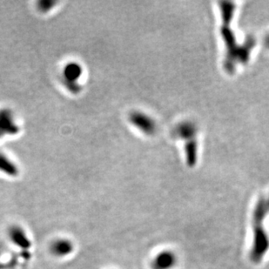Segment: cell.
Returning a JSON list of instances; mask_svg holds the SVG:
<instances>
[{
  "label": "cell",
  "instance_id": "obj_2",
  "mask_svg": "<svg viewBox=\"0 0 269 269\" xmlns=\"http://www.w3.org/2000/svg\"><path fill=\"white\" fill-rule=\"evenodd\" d=\"M130 121L136 126L140 128L142 131L147 134H153L156 130V124L153 118L142 112H131L130 116Z\"/></svg>",
  "mask_w": 269,
  "mask_h": 269
},
{
  "label": "cell",
  "instance_id": "obj_5",
  "mask_svg": "<svg viewBox=\"0 0 269 269\" xmlns=\"http://www.w3.org/2000/svg\"><path fill=\"white\" fill-rule=\"evenodd\" d=\"M9 237L14 245L19 246L21 249H29L32 246V242L26 231L18 225H14L10 227Z\"/></svg>",
  "mask_w": 269,
  "mask_h": 269
},
{
  "label": "cell",
  "instance_id": "obj_6",
  "mask_svg": "<svg viewBox=\"0 0 269 269\" xmlns=\"http://www.w3.org/2000/svg\"><path fill=\"white\" fill-rule=\"evenodd\" d=\"M74 250V245L72 240L66 238L57 239L50 246V251L58 258H64L70 255Z\"/></svg>",
  "mask_w": 269,
  "mask_h": 269
},
{
  "label": "cell",
  "instance_id": "obj_12",
  "mask_svg": "<svg viewBox=\"0 0 269 269\" xmlns=\"http://www.w3.org/2000/svg\"><path fill=\"white\" fill-rule=\"evenodd\" d=\"M268 204H269V200H268Z\"/></svg>",
  "mask_w": 269,
  "mask_h": 269
},
{
  "label": "cell",
  "instance_id": "obj_3",
  "mask_svg": "<svg viewBox=\"0 0 269 269\" xmlns=\"http://www.w3.org/2000/svg\"><path fill=\"white\" fill-rule=\"evenodd\" d=\"M20 128L14 121V116L10 110H0V138L7 134H16Z\"/></svg>",
  "mask_w": 269,
  "mask_h": 269
},
{
  "label": "cell",
  "instance_id": "obj_7",
  "mask_svg": "<svg viewBox=\"0 0 269 269\" xmlns=\"http://www.w3.org/2000/svg\"><path fill=\"white\" fill-rule=\"evenodd\" d=\"M197 126L194 125L193 122H181L176 125L173 130L174 136L181 137V138L187 139L190 141L197 133Z\"/></svg>",
  "mask_w": 269,
  "mask_h": 269
},
{
  "label": "cell",
  "instance_id": "obj_11",
  "mask_svg": "<svg viewBox=\"0 0 269 269\" xmlns=\"http://www.w3.org/2000/svg\"><path fill=\"white\" fill-rule=\"evenodd\" d=\"M264 44H265L266 48H268L269 49V33L268 34H266L265 38H264Z\"/></svg>",
  "mask_w": 269,
  "mask_h": 269
},
{
  "label": "cell",
  "instance_id": "obj_1",
  "mask_svg": "<svg viewBox=\"0 0 269 269\" xmlns=\"http://www.w3.org/2000/svg\"><path fill=\"white\" fill-rule=\"evenodd\" d=\"M269 210L268 200L260 199L256 204L253 211V240L251 259L254 262H259L266 255L269 249V239L263 225L265 217Z\"/></svg>",
  "mask_w": 269,
  "mask_h": 269
},
{
  "label": "cell",
  "instance_id": "obj_9",
  "mask_svg": "<svg viewBox=\"0 0 269 269\" xmlns=\"http://www.w3.org/2000/svg\"><path fill=\"white\" fill-rule=\"evenodd\" d=\"M186 156L187 163L189 166H194L196 163L197 159V142L195 140H190L186 144Z\"/></svg>",
  "mask_w": 269,
  "mask_h": 269
},
{
  "label": "cell",
  "instance_id": "obj_4",
  "mask_svg": "<svg viewBox=\"0 0 269 269\" xmlns=\"http://www.w3.org/2000/svg\"><path fill=\"white\" fill-rule=\"evenodd\" d=\"M177 261L176 255L170 250H164L155 256L151 263L153 269H172Z\"/></svg>",
  "mask_w": 269,
  "mask_h": 269
},
{
  "label": "cell",
  "instance_id": "obj_10",
  "mask_svg": "<svg viewBox=\"0 0 269 269\" xmlns=\"http://www.w3.org/2000/svg\"><path fill=\"white\" fill-rule=\"evenodd\" d=\"M80 72H81V70L78 65L71 64V65L66 66L65 74H66V78L68 79V80H71V79L74 80L76 78L79 77Z\"/></svg>",
  "mask_w": 269,
  "mask_h": 269
},
{
  "label": "cell",
  "instance_id": "obj_8",
  "mask_svg": "<svg viewBox=\"0 0 269 269\" xmlns=\"http://www.w3.org/2000/svg\"><path fill=\"white\" fill-rule=\"evenodd\" d=\"M0 171L9 176H17L19 174L16 165L2 153H0Z\"/></svg>",
  "mask_w": 269,
  "mask_h": 269
}]
</instances>
